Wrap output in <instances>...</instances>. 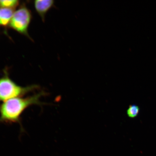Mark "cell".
Instances as JSON below:
<instances>
[{
	"mask_svg": "<svg viewBox=\"0 0 156 156\" xmlns=\"http://www.w3.org/2000/svg\"><path fill=\"white\" fill-rule=\"evenodd\" d=\"M46 93L43 91L25 98H15L5 101L0 106V122L18 123L21 125L20 116L26 109L31 105H42L40 99Z\"/></svg>",
	"mask_w": 156,
	"mask_h": 156,
	"instance_id": "1",
	"label": "cell"
},
{
	"mask_svg": "<svg viewBox=\"0 0 156 156\" xmlns=\"http://www.w3.org/2000/svg\"><path fill=\"white\" fill-rule=\"evenodd\" d=\"M4 73L3 76L0 78V103L23 96L39 88L37 85L26 87L20 86L9 78L6 71Z\"/></svg>",
	"mask_w": 156,
	"mask_h": 156,
	"instance_id": "2",
	"label": "cell"
},
{
	"mask_svg": "<svg viewBox=\"0 0 156 156\" xmlns=\"http://www.w3.org/2000/svg\"><path fill=\"white\" fill-rule=\"evenodd\" d=\"M31 19V13L29 10L25 7H21L14 12L9 26L21 34L28 35Z\"/></svg>",
	"mask_w": 156,
	"mask_h": 156,
	"instance_id": "3",
	"label": "cell"
},
{
	"mask_svg": "<svg viewBox=\"0 0 156 156\" xmlns=\"http://www.w3.org/2000/svg\"><path fill=\"white\" fill-rule=\"evenodd\" d=\"M54 3L52 0H37L34 2V6L37 12L44 20L45 16Z\"/></svg>",
	"mask_w": 156,
	"mask_h": 156,
	"instance_id": "4",
	"label": "cell"
},
{
	"mask_svg": "<svg viewBox=\"0 0 156 156\" xmlns=\"http://www.w3.org/2000/svg\"><path fill=\"white\" fill-rule=\"evenodd\" d=\"M14 12L12 9H0V25L5 26L9 24Z\"/></svg>",
	"mask_w": 156,
	"mask_h": 156,
	"instance_id": "5",
	"label": "cell"
},
{
	"mask_svg": "<svg viewBox=\"0 0 156 156\" xmlns=\"http://www.w3.org/2000/svg\"><path fill=\"white\" fill-rule=\"evenodd\" d=\"M19 3V1H16V0H11V1L0 0V9H14L17 6Z\"/></svg>",
	"mask_w": 156,
	"mask_h": 156,
	"instance_id": "6",
	"label": "cell"
},
{
	"mask_svg": "<svg viewBox=\"0 0 156 156\" xmlns=\"http://www.w3.org/2000/svg\"><path fill=\"white\" fill-rule=\"evenodd\" d=\"M139 106L136 105H130L127 110V114L130 118H136L138 116L140 112Z\"/></svg>",
	"mask_w": 156,
	"mask_h": 156,
	"instance_id": "7",
	"label": "cell"
}]
</instances>
